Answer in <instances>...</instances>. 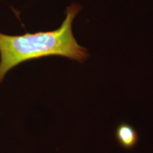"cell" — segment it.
<instances>
[{"label": "cell", "instance_id": "obj_2", "mask_svg": "<svg viewBox=\"0 0 153 153\" xmlns=\"http://www.w3.org/2000/svg\"><path fill=\"white\" fill-rule=\"evenodd\" d=\"M116 137L120 146L126 149L133 148L139 140L136 130L128 123H121L118 126Z\"/></svg>", "mask_w": 153, "mask_h": 153}, {"label": "cell", "instance_id": "obj_1", "mask_svg": "<svg viewBox=\"0 0 153 153\" xmlns=\"http://www.w3.org/2000/svg\"><path fill=\"white\" fill-rule=\"evenodd\" d=\"M81 10L77 4L67 8L66 17L55 30L10 36L0 32V83L9 70L21 63L40 57L58 55L83 62L87 50L77 43L72 33L73 20Z\"/></svg>", "mask_w": 153, "mask_h": 153}]
</instances>
